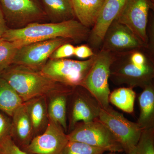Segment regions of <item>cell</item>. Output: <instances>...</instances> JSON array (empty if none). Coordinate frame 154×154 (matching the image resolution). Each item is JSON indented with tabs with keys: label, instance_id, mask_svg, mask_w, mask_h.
Here are the masks:
<instances>
[{
	"label": "cell",
	"instance_id": "cell-31",
	"mask_svg": "<svg viewBox=\"0 0 154 154\" xmlns=\"http://www.w3.org/2000/svg\"><path fill=\"white\" fill-rule=\"evenodd\" d=\"M6 68H7L5 67V66H0V76H1L2 73L3 72V71Z\"/></svg>",
	"mask_w": 154,
	"mask_h": 154
},
{
	"label": "cell",
	"instance_id": "cell-1",
	"mask_svg": "<svg viewBox=\"0 0 154 154\" xmlns=\"http://www.w3.org/2000/svg\"><path fill=\"white\" fill-rule=\"evenodd\" d=\"M91 29L76 19L53 23H34L19 29H8L2 38L15 42L20 48L26 45L57 38H68L80 43L87 41Z\"/></svg>",
	"mask_w": 154,
	"mask_h": 154
},
{
	"label": "cell",
	"instance_id": "cell-30",
	"mask_svg": "<svg viewBox=\"0 0 154 154\" xmlns=\"http://www.w3.org/2000/svg\"><path fill=\"white\" fill-rule=\"evenodd\" d=\"M8 29L2 9L0 4V38H2L6 30Z\"/></svg>",
	"mask_w": 154,
	"mask_h": 154
},
{
	"label": "cell",
	"instance_id": "cell-17",
	"mask_svg": "<svg viewBox=\"0 0 154 154\" xmlns=\"http://www.w3.org/2000/svg\"><path fill=\"white\" fill-rule=\"evenodd\" d=\"M24 104L33 127L35 137L44 132L49 122L47 97H36L24 102Z\"/></svg>",
	"mask_w": 154,
	"mask_h": 154
},
{
	"label": "cell",
	"instance_id": "cell-6",
	"mask_svg": "<svg viewBox=\"0 0 154 154\" xmlns=\"http://www.w3.org/2000/svg\"><path fill=\"white\" fill-rule=\"evenodd\" d=\"M115 57L112 53L100 50L96 53V59L83 83V87L96 98L103 108L110 105L108 80L110 66Z\"/></svg>",
	"mask_w": 154,
	"mask_h": 154
},
{
	"label": "cell",
	"instance_id": "cell-8",
	"mask_svg": "<svg viewBox=\"0 0 154 154\" xmlns=\"http://www.w3.org/2000/svg\"><path fill=\"white\" fill-rule=\"evenodd\" d=\"M67 136L69 141L83 143L106 151L124 152L118 140L97 119L90 122L78 123Z\"/></svg>",
	"mask_w": 154,
	"mask_h": 154
},
{
	"label": "cell",
	"instance_id": "cell-18",
	"mask_svg": "<svg viewBox=\"0 0 154 154\" xmlns=\"http://www.w3.org/2000/svg\"><path fill=\"white\" fill-rule=\"evenodd\" d=\"M105 0H71L76 19L82 25L91 29L102 9Z\"/></svg>",
	"mask_w": 154,
	"mask_h": 154
},
{
	"label": "cell",
	"instance_id": "cell-20",
	"mask_svg": "<svg viewBox=\"0 0 154 154\" xmlns=\"http://www.w3.org/2000/svg\"><path fill=\"white\" fill-rule=\"evenodd\" d=\"M139 97L140 113L137 124L142 130L154 128V86L153 82L143 88Z\"/></svg>",
	"mask_w": 154,
	"mask_h": 154
},
{
	"label": "cell",
	"instance_id": "cell-15",
	"mask_svg": "<svg viewBox=\"0 0 154 154\" xmlns=\"http://www.w3.org/2000/svg\"><path fill=\"white\" fill-rule=\"evenodd\" d=\"M12 118L10 136L24 151L34 137L33 127L24 103L16 110Z\"/></svg>",
	"mask_w": 154,
	"mask_h": 154
},
{
	"label": "cell",
	"instance_id": "cell-24",
	"mask_svg": "<svg viewBox=\"0 0 154 154\" xmlns=\"http://www.w3.org/2000/svg\"><path fill=\"white\" fill-rule=\"evenodd\" d=\"M19 48L15 42L0 38V66L7 68L12 64Z\"/></svg>",
	"mask_w": 154,
	"mask_h": 154
},
{
	"label": "cell",
	"instance_id": "cell-22",
	"mask_svg": "<svg viewBox=\"0 0 154 154\" xmlns=\"http://www.w3.org/2000/svg\"><path fill=\"white\" fill-rule=\"evenodd\" d=\"M136 94L133 88H120L116 89L110 93L109 102L122 111L127 113H132Z\"/></svg>",
	"mask_w": 154,
	"mask_h": 154
},
{
	"label": "cell",
	"instance_id": "cell-11",
	"mask_svg": "<svg viewBox=\"0 0 154 154\" xmlns=\"http://www.w3.org/2000/svg\"><path fill=\"white\" fill-rule=\"evenodd\" d=\"M71 99L67 131L78 123L94 121L99 117L102 107L98 100L83 86H78L69 95Z\"/></svg>",
	"mask_w": 154,
	"mask_h": 154
},
{
	"label": "cell",
	"instance_id": "cell-27",
	"mask_svg": "<svg viewBox=\"0 0 154 154\" xmlns=\"http://www.w3.org/2000/svg\"><path fill=\"white\" fill-rule=\"evenodd\" d=\"M75 46L71 43L62 45L57 48L50 56V59H60L69 57L74 54Z\"/></svg>",
	"mask_w": 154,
	"mask_h": 154
},
{
	"label": "cell",
	"instance_id": "cell-14",
	"mask_svg": "<svg viewBox=\"0 0 154 154\" xmlns=\"http://www.w3.org/2000/svg\"><path fill=\"white\" fill-rule=\"evenodd\" d=\"M125 1L105 0L87 40L93 48H101L106 31L118 16Z\"/></svg>",
	"mask_w": 154,
	"mask_h": 154
},
{
	"label": "cell",
	"instance_id": "cell-10",
	"mask_svg": "<svg viewBox=\"0 0 154 154\" xmlns=\"http://www.w3.org/2000/svg\"><path fill=\"white\" fill-rule=\"evenodd\" d=\"M71 42H73L69 38H57L26 45L18 49L13 64L40 71L55 50Z\"/></svg>",
	"mask_w": 154,
	"mask_h": 154
},
{
	"label": "cell",
	"instance_id": "cell-2",
	"mask_svg": "<svg viewBox=\"0 0 154 154\" xmlns=\"http://www.w3.org/2000/svg\"><path fill=\"white\" fill-rule=\"evenodd\" d=\"M0 77L14 88L24 103L36 97H47L68 87L53 81L39 71L14 64L5 69Z\"/></svg>",
	"mask_w": 154,
	"mask_h": 154
},
{
	"label": "cell",
	"instance_id": "cell-25",
	"mask_svg": "<svg viewBox=\"0 0 154 154\" xmlns=\"http://www.w3.org/2000/svg\"><path fill=\"white\" fill-rule=\"evenodd\" d=\"M135 154H154V128L142 130Z\"/></svg>",
	"mask_w": 154,
	"mask_h": 154
},
{
	"label": "cell",
	"instance_id": "cell-9",
	"mask_svg": "<svg viewBox=\"0 0 154 154\" xmlns=\"http://www.w3.org/2000/svg\"><path fill=\"white\" fill-rule=\"evenodd\" d=\"M154 4L149 0H125L118 16L117 22L126 26L147 49V28L149 11Z\"/></svg>",
	"mask_w": 154,
	"mask_h": 154
},
{
	"label": "cell",
	"instance_id": "cell-13",
	"mask_svg": "<svg viewBox=\"0 0 154 154\" xmlns=\"http://www.w3.org/2000/svg\"><path fill=\"white\" fill-rule=\"evenodd\" d=\"M68 141L62 127L49 119L44 132L33 137L24 151L29 154H60Z\"/></svg>",
	"mask_w": 154,
	"mask_h": 154
},
{
	"label": "cell",
	"instance_id": "cell-4",
	"mask_svg": "<svg viewBox=\"0 0 154 154\" xmlns=\"http://www.w3.org/2000/svg\"><path fill=\"white\" fill-rule=\"evenodd\" d=\"M95 55L85 60L69 59H48L40 71L44 76L68 87L82 86L96 59Z\"/></svg>",
	"mask_w": 154,
	"mask_h": 154
},
{
	"label": "cell",
	"instance_id": "cell-23",
	"mask_svg": "<svg viewBox=\"0 0 154 154\" xmlns=\"http://www.w3.org/2000/svg\"><path fill=\"white\" fill-rule=\"evenodd\" d=\"M104 149L79 142L69 141L60 154H103Z\"/></svg>",
	"mask_w": 154,
	"mask_h": 154
},
{
	"label": "cell",
	"instance_id": "cell-21",
	"mask_svg": "<svg viewBox=\"0 0 154 154\" xmlns=\"http://www.w3.org/2000/svg\"><path fill=\"white\" fill-rule=\"evenodd\" d=\"M23 103L14 88L0 77V111L12 117L16 110Z\"/></svg>",
	"mask_w": 154,
	"mask_h": 154
},
{
	"label": "cell",
	"instance_id": "cell-7",
	"mask_svg": "<svg viewBox=\"0 0 154 154\" xmlns=\"http://www.w3.org/2000/svg\"><path fill=\"white\" fill-rule=\"evenodd\" d=\"M97 119L114 135L126 154H135L142 131L137 123L129 121L110 105L102 108Z\"/></svg>",
	"mask_w": 154,
	"mask_h": 154
},
{
	"label": "cell",
	"instance_id": "cell-28",
	"mask_svg": "<svg viewBox=\"0 0 154 154\" xmlns=\"http://www.w3.org/2000/svg\"><path fill=\"white\" fill-rule=\"evenodd\" d=\"M8 116L0 111V140L10 135L11 120Z\"/></svg>",
	"mask_w": 154,
	"mask_h": 154
},
{
	"label": "cell",
	"instance_id": "cell-32",
	"mask_svg": "<svg viewBox=\"0 0 154 154\" xmlns=\"http://www.w3.org/2000/svg\"><path fill=\"white\" fill-rule=\"evenodd\" d=\"M149 1L152 3V4H154V0H149Z\"/></svg>",
	"mask_w": 154,
	"mask_h": 154
},
{
	"label": "cell",
	"instance_id": "cell-26",
	"mask_svg": "<svg viewBox=\"0 0 154 154\" xmlns=\"http://www.w3.org/2000/svg\"><path fill=\"white\" fill-rule=\"evenodd\" d=\"M0 154H29L17 146L10 135L0 140Z\"/></svg>",
	"mask_w": 154,
	"mask_h": 154
},
{
	"label": "cell",
	"instance_id": "cell-3",
	"mask_svg": "<svg viewBox=\"0 0 154 154\" xmlns=\"http://www.w3.org/2000/svg\"><path fill=\"white\" fill-rule=\"evenodd\" d=\"M115 55V60L110 66L109 77L114 84L143 89L152 83L154 77L152 60H150L143 65L139 66L130 60L129 53Z\"/></svg>",
	"mask_w": 154,
	"mask_h": 154
},
{
	"label": "cell",
	"instance_id": "cell-5",
	"mask_svg": "<svg viewBox=\"0 0 154 154\" xmlns=\"http://www.w3.org/2000/svg\"><path fill=\"white\" fill-rule=\"evenodd\" d=\"M8 29L49 22L39 0H0Z\"/></svg>",
	"mask_w": 154,
	"mask_h": 154
},
{
	"label": "cell",
	"instance_id": "cell-19",
	"mask_svg": "<svg viewBox=\"0 0 154 154\" xmlns=\"http://www.w3.org/2000/svg\"><path fill=\"white\" fill-rule=\"evenodd\" d=\"M39 2L51 23L76 19L71 0H39Z\"/></svg>",
	"mask_w": 154,
	"mask_h": 154
},
{
	"label": "cell",
	"instance_id": "cell-16",
	"mask_svg": "<svg viewBox=\"0 0 154 154\" xmlns=\"http://www.w3.org/2000/svg\"><path fill=\"white\" fill-rule=\"evenodd\" d=\"M75 88L67 87L48 96L47 107L49 119L60 125L65 132L68 131L66 113L69 96Z\"/></svg>",
	"mask_w": 154,
	"mask_h": 154
},
{
	"label": "cell",
	"instance_id": "cell-12",
	"mask_svg": "<svg viewBox=\"0 0 154 154\" xmlns=\"http://www.w3.org/2000/svg\"><path fill=\"white\" fill-rule=\"evenodd\" d=\"M143 49V45L132 31L115 19L105 33L100 50L118 55Z\"/></svg>",
	"mask_w": 154,
	"mask_h": 154
},
{
	"label": "cell",
	"instance_id": "cell-29",
	"mask_svg": "<svg viewBox=\"0 0 154 154\" xmlns=\"http://www.w3.org/2000/svg\"><path fill=\"white\" fill-rule=\"evenodd\" d=\"M95 54L91 48L88 45H82L75 48L74 55L77 57L82 59H89L94 56Z\"/></svg>",
	"mask_w": 154,
	"mask_h": 154
}]
</instances>
